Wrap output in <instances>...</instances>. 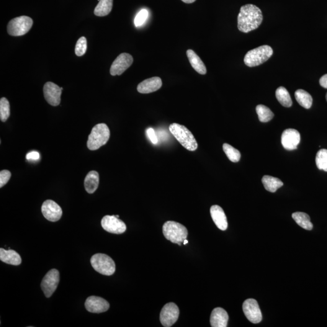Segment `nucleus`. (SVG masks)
Segmentation results:
<instances>
[{
    "label": "nucleus",
    "mask_w": 327,
    "mask_h": 327,
    "mask_svg": "<svg viewBox=\"0 0 327 327\" xmlns=\"http://www.w3.org/2000/svg\"><path fill=\"white\" fill-rule=\"evenodd\" d=\"M263 20L262 11L253 4H246L241 7L238 16V28L242 32L249 33L255 30Z\"/></svg>",
    "instance_id": "f257e3e1"
},
{
    "label": "nucleus",
    "mask_w": 327,
    "mask_h": 327,
    "mask_svg": "<svg viewBox=\"0 0 327 327\" xmlns=\"http://www.w3.org/2000/svg\"><path fill=\"white\" fill-rule=\"evenodd\" d=\"M169 130L177 141L189 151H195L198 143L194 135L184 126L173 123L169 126Z\"/></svg>",
    "instance_id": "f03ea898"
},
{
    "label": "nucleus",
    "mask_w": 327,
    "mask_h": 327,
    "mask_svg": "<svg viewBox=\"0 0 327 327\" xmlns=\"http://www.w3.org/2000/svg\"><path fill=\"white\" fill-rule=\"evenodd\" d=\"M110 132L108 126L104 123L99 124L93 127L87 141V148L91 151H96L109 141Z\"/></svg>",
    "instance_id": "7ed1b4c3"
},
{
    "label": "nucleus",
    "mask_w": 327,
    "mask_h": 327,
    "mask_svg": "<svg viewBox=\"0 0 327 327\" xmlns=\"http://www.w3.org/2000/svg\"><path fill=\"white\" fill-rule=\"evenodd\" d=\"M163 232L167 240L181 246L187 239L188 231L186 227L175 221H167L163 226Z\"/></svg>",
    "instance_id": "20e7f679"
},
{
    "label": "nucleus",
    "mask_w": 327,
    "mask_h": 327,
    "mask_svg": "<svg viewBox=\"0 0 327 327\" xmlns=\"http://www.w3.org/2000/svg\"><path fill=\"white\" fill-rule=\"evenodd\" d=\"M274 53L270 46L264 45L250 50L244 57V63L250 68L258 66L266 62Z\"/></svg>",
    "instance_id": "39448f33"
},
{
    "label": "nucleus",
    "mask_w": 327,
    "mask_h": 327,
    "mask_svg": "<svg viewBox=\"0 0 327 327\" xmlns=\"http://www.w3.org/2000/svg\"><path fill=\"white\" fill-rule=\"evenodd\" d=\"M91 263L95 271L105 276H111L115 272V262L107 254H94L91 257Z\"/></svg>",
    "instance_id": "423d86ee"
},
{
    "label": "nucleus",
    "mask_w": 327,
    "mask_h": 327,
    "mask_svg": "<svg viewBox=\"0 0 327 327\" xmlns=\"http://www.w3.org/2000/svg\"><path fill=\"white\" fill-rule=\"evenodd\" d=\"M33 25V20L27 16H21L10 20L7 30L10 35L19 37L29 32Z\"/></svg>",
    "instance_id": "0eeeda50"
},
{
    "label": "nucleus",
    "mask_w": 327,
    "mask_h": 327,
    "mask_svg": "<svg viewBox=\"0 0 327 327\" xmlns=\"http://www.w3.org/2000/svg\"><path fill=\"white\" fill-rule=\"evenodd\" d=\"M60 282V273L56 269H51L44 277L41 282V289L46 298H50L57 288Z\"/></svg>",
    "instance_id": "6e6552de"
},
{
    "label": "nucleus",
    "mask_w": 327,
    "mask_h": 327,
    "mask_svg": "<svg viewBox=\"0 0 327 327\" xmlns=\"http://www.w3.org/2000/svg\"><path fill=\"white\" fill-rule=\"evenodd\" d=\"M179 310L175 303L170 302L164 306L160 313L162 325L166 327H172L178 319Z\"/></svg>",
    "instance_id": "1a4fd4ad"
},
{
    "label": "nucleus",
    "mask_w": 327,
    "mask_h": 327,
    "mask_svg": "<svg viewBox=\"0 0 327 327\" xmlns=\"http://www.w3.org/2000/svg\"><path fill=\"white\" fill-rule=\"evenodd\" d=\"M101 226L107 232L113 234H122L125 233L126 225L123 221L116 217L115 215H106L101 220Z\"/></svg>",
    "instance_id": "9d476101"
},
{
    "label": "nucleus",
    "mask_w": 327,
    "mask_h": 327,
    "mask_svg": "<svg viewBox=\"0 0 327 327\" xmlns=\"http://www.w3.org/2000/svg\"><path fill=\"white\" fill-rule=\"evenodd\" d=\"M243 309L246 318L253 324L261 323L262 319L261 311L258 303L253 299H248L244 301Z\"/></svg>",
    "instance_id": "9b49d317"
},
{
    "label": "nucleus",
    "mask_w": 327,
    "mask_h": 327,
    "mask_svg": "<svg viewBox=\"0 0 327 327\" xmlns=\"http://www.w3.org/2000/svg\"><path fill=\"white\" fill-rule=\"evenodd\" d=\"M133 62L132 56L127 53L120 54L113 62L110 73L112 76L121 75L128 68H129Z\"/></svg>",
    "instance_id": "f8f14e48"
},
{
    "label": "nucleus",
    "mask_w": 327,
    "mask_h": 327,
    "mask_svg": "<svg viewBox=\"0 0 327 327\" xmlns=\"http://www.w3.org/2000/svg\"><path fill=\"white\" fill-rule=\"evenodd\" d=\"M41 211L46 220L51 222H56L60 220L63 214L60 206L52 200H46L44 202Z\"/></svg>",
    "instance_id": "ddd939ff"
},
{
    "label": "nucleus",
    "mask_w": 327,
    "mask_h": 327,
    "mask_svg": "<svg viewBox=\"0 0 327 327\" xmlns=\"http://www.w3.org/2000/svg\"><path fill=\"white\" fill-rule=\"evenodd\" d=\"M62 91L61 87L51 82H46L43 87L44 96L52 106H57L60 104Z\"/></svg>",
    "instance_id": "4468645a"
},
{
    "label": "nucleus",
    "mask_w": 327,
    "mask_h": 327,
    "mask_svg": "<svg viewBox=\"0 0 327 327\" xmlns=\"http://www.w3.org/2000/svg\"><path fill=\"white\" fill-rule=\"evenodd\" d=\"M301 141V135L298 130L293 128L285 130L282 134L281 143L285 149L293 151L297 149Z\"/></svg>",
    "instance_id": "2eb2a0df"
},
{
    "label": "nucleus",
    "mask_w": 327,
    "mask_h": 327,
    "mask_svg": "<svg viewBox=\"0 0 327 327\" xmlns=\"http://www.w3.org/2000/svg\"><path fill=\"white\" fill-rule=\"evenodd\" d=\"M85 307L89 312L101 313L109 310L110 304L104 299L92 296L87 299L85 302Z\"/></svg>",
    "instance_id": "dca6fc26"
},
{
    "label": "nucleus",
    "mask_w": 327,
    "mask_h": 327,
    "mask_svg": "<svg viewBox=\"0 0 327 327\" xmlns=\"http://www.w3.org/2000/svg\"><path fill=\"white\" fill-rule=\"evenodd\" d=\"M163 82L159 77H153L146 79L138 84L137 91L141 94H150L158 91L162 87Z\"/></svg>",
    "instance_id": "f3484780"
},
{
    "label": "nucleus",
    "mask_w": 327,
    "mask_h": 327,
    "mask_svg": "<svg viewBox=\"0 0 327 327\" xmlns=\"http://www.w3.org/2000/svg\"><path fill=\"white\" fill-rule=\"evenodd\" d=\"M210 214L217 227L221 230H226L228 227V223L223 208L218 205H213L210 208Z\"/></svg>",
    "instance_id": "a211bd4d"
},
{
    "label": "nucleus",
    "mask_w": 327,
    "mask_h": 327,
    "mask_svg": "<svg viewBox=\"0 0 327 327\" xmlns=\"http://www.w3.org/2000/svg\"><path fill=\"white\" fill-rule=\"evenodd\" d=\"M228 315L222 308H216L212 311L210 316V324L212 327H227Z\"/></svg>",
    "instance_id": "6ab92c4d"
},
{
    "label": "nucleus",
    "mask_w": 327,
    "mask_h": 327,
    "mask_svg": "<svg viewBox=\"0 0 327 327\" xmlns=\"http://www.w3.org/2000/svg\"><path fill=\"white\" fill-rule=\"evenodd\" d=\"M0 259L4 263L13 266H19L22 263V257L13 250L6 251L2 248L0 249Z\"/></svg>",
    "instance_id": "aec40b11"
},
{
    "label": "nucleus",
    "mask_w": 327,
    "mask_h": 327,
    "mask_svg": "<svg viewBox=\"0 0 327 327\" xmlns=\"http://www.w3.org/2000/svg\"><path fill=\"white\" fill-rule=\"evenodd\" d=\"M187 55L192 68L201 75H205L207 73V69L201 59L195 51L191 50H187Z\"/></svg>",
    "instance_id": "412c9836"
},
{
    "label": "nucleus",
    "mask_w": 327,
    "mask_h": 327,
    "mask_svg": "<svg viewBox=\"0 0 327 327\" xmlns=\"http://www.w3.org/2000/svg\"><path fill=\"white\" fill-rule=\"evenodd\" d=\"M99 182L100 176L99 173L96 171L90 172L85 177V189L88 194H94L99 187Z\"/></svg>",
    "instance_id": "4be33fe9"
},
{
    "label": "nucleus",
    "mask_w": 327,
    "mask_h": 327,
    "mask_svg": "<svg viewBox=\"0 0 327 327\" xmlns=\"http://www.w3.org/2000/svg\"><path fill=\"white\" fill-rule=\"evenodd\" d=\"M262 184H263L265 189L267 191L272 193H275L277 191L278 189L283 186L284 183L282 181L277 177L271 176H264L262 179Z\"/></svg>",
    "instance_id": "5701e85b"
},
{
    "label": "nucleus",
    "mask_w": 327,
    "mask_h": 327,
    "mask_svg": "<svg viewBox=\"0 0 327 327\" xmlns=\"http://www.w3.org/2000/svg\"><path fill=\"white\" fill-rule=\"evenodd\" d=\"M296 100L301 105L306 109H309L313 104V99L311 95L302 89H298L295 93Z\"/></svg>",
    "instance_id": "b1692460"
},
{
    "label": "nucleus",
    "mask_w": 327,
    "mask_h": 327,
    "mask_svg": "<svg viewBox=\"0 0 327 327\" xmlns=\"http://www.w3.org/2000/svg\"><path fill=\"white\" fill-rule=\"evenodd\" d=\"M292 218L301 227L307 230H312L313 228V224L311 223L310 216L307 213L303 212L293 213Z\"/></svg>",
    "instance_id": "393cba45"
},
{
    "label": "nucleus",
    "mask_w": 327,
    "mask_h": 327,
    "mask_svg": "<svg viewBox=\"0 0 327 327\" xmlns=\"http://www.w3.org/2000/svg\"><path fill=\"white\" fill-rule=\"evenodd\" d=\"M113 7V0H100L94 10V14L98 17H104L109 15Z\"/></svg>",
    "instance_id": "a878e982"
},
{
    "label": "nucleus",
    "mask_w": 327,
    "mask_h": 327,
    "mask_svg": "<svg viewBox=\"0 0 327 327\" xmlns=\"http://www.w3.org/2000/svg\"><path fill=\"white\" fill-rule=\"evenodd\" d=\"M276 97L280 104L285 107L292 106L293 102L289 92L284 87H278L276 91Z\"/></svg>",
    "instance_id": "bb28decb"
},
{
    "label": "nucleus",
    "mask_w": 327,
    "mask_h": 327,
    "mask_svg": "<svg viewBox=\"0 0 327 327\" xmlns=\"http://www.w3.org/2000/svg\"><path fill=\"white\" fill-rule=\"evenodd\" d=\"M256 110L260 122L267 123L274 117V113L266 105L259 104L257 105Z\"/></svg>",
    "instance_id": "cd10ccee"
},
{
    "label": "nucleus",
    "mask_w": 327,
    "mask_h": 327,
    "mask_svg": "<svg viewBox=\"0 0 327 327\" xmlns=\"http://www.w3.org/2000/svg\"><path fill=\"white\" fill-rule=\"evenodd\" d=\"M223 151L226 154V156L228 157L229 160L233 162V163H238L241 159V153L238 150H237L233 147L228 144H223Z\"/></svg>",
    "instance_id": "c85d7f7f"
},
{
    "label": "nucleus",
    "mask_w": 327,
    "mask_h": 327,
    "mask_svg": "<svg viewBox=\"0 0 327 327\" xmlns=\"http://www.w3.org/2000/svg\"><path fill=\"white\" fill-rule=\"evenodd\" d=\"M316 164L319 170L327 172V150L321 149L316 156Z\"/></svg>",
    "instance_id": "c756f323"
},
{
    "label": "nucleus",
    "mask_w": 327,
    "mask_h": 327,
    "mask_svg": "<svg viewBox=\"0 0 327 327\" xmlns=\"http://www.w3.org/2000/svg\"><path fill=\"white\" fill-rule=\"evenodd\" d=\"M10 115V104L6 98L0 100V119L2 122H6Z\"/></svg>",
    "instance_id": "7c9ffc66"
},
{
    "label": "nucleus",
    "mask_w": 327,
    "mask_h": 327,
    "mask_svg": "<svg viewBox=\"0 0 327 327\" xmlns=\"http://www.w3.org/2000/svg\"><path fill=\"white\" fill-rule=\"evenodd\" d=\"M149 17V12L145 9L141 10L136 15L135 20H134V24L136 27H140L146 23Z\"/></svg>",
    "instance_id": "2f4dec72"
},
{
    "label": "nucleus",
    "mask_w": 327,
    "mask_h": 327,
    "mask_svg": "<svg viewBox=\"0 0 327 327\" xmlns=\"http://www.w3.org/2000/svg\"><path fill=\"white\" fill-rule=\"evenodd\" d=\"M87 50V39L84 37H82L77 41L75 52L76 56H81L84 55Z\"/></svg>",
    "instance_id": "473e14b6"
},
{
    "label": "nucleus",
    "mask_w": 327,
    "mask_h": 327,
    "mask_svg": "<svg viewBox=\"0 0 327 327\" xmlns=\"http://www.w3.org/2000/svg\"><path fill=\"white\" fill-rule=\"evenodd\" d=\"M11 177V173L7 170H3V171L0 172V187H2L4 185L7 183Z\"/></svg>",
    "instance_id": "72a5a7b5"
},
{
    "label": "nucleus",
    "mask_w": 327,
    "mask_h": 327,
    "mask_svg": "<svg viewBox=\"0 0 327 327\" xmlns=\"http://www.w3.org/2000/svg\"><path fill=\"white\" fill-rule=\"evenodd\" d=\"M40 158V153L37 151H32L26 154V159L28 161H38L39 160Z\"/></svg>",
    "instance_id": "f704fd0d"
},
{
    "label": "nucleus",
    "mask_w": 327,
    "mask_h": 327,
    "mask_svg": "<svg viewBox=\"0 0 327 327\" xmlns=\"http://www.w3.org/2000/svg\"><path fill=\"white\" fill-rule=\"evenodd\" d=\"M147 133H148V136L150 138L151 143L154 144L158 143V138H157L156 133L154 132L153 128H149L148 131H147Z\"/></svg>",
    "instance_id": "c9c22d12"
},
{
    "label": "nucleus",
    "mask_w": 327,
    "mask_h": 327,
    "mask_svg": "<svg viewBox=\"0 0 327 327\" xmlns=\"http://www.w3.org/2000/svg\"><path fill=\"white\" fill-rule=\"evenodd\" d=\"M319 83L324 88L327 89V74L324 75L319 79Z\"/></svg>",
    "instance_id": "e433bc0d"
},
{
    "label": "nucleus",
    "mask_w": 327,
    "mask_h": 327,
    "mask_svg": "<svg viewBox=\"0 0 327 327\" xmlns=\"http://www.w3.org/2000/svg\"><path fill=\"white\" fill-rule=\"evenodd\" d=\"M181 1L185 2V3L190 4V3H193V2H194L196 1V0H181Z\"/></svg>",
    "instance_id": "4c0bfd02"
},
{
    "label": "nucleus",
    "mask_w": 327,
    "mask_h": 327,
    "mask_svg": "<svg viewBox=\"0 0 327 327\" xmlns=\"http://www.w3.org/2000/svg\"><path fill=\"white\" fill-rule=\"evenodd\" d=\"M188 244V241L187 240V239H185V240H184V241L183 244H184V245H185V244Z\"/></svg>",
    "instance_id": "58836bf2"
},
{
    "label": "nucleus",
    "mask_w": 327,
    "mask_h": 327,
    "mask_svg": "<svg viewBox=\"0 0 327 327\" xmlns=\"http://www.w3.org/2000/svg\"><path fill=\"white\" fill-rule=\"evenodd\" d=\"M115 216H116V217H117V218H119V217H120V216H119V215H116Z\"/></svg>",
    "instance_id": "ea45409f"
},
{
    "label": "nucleus",
    "mask_w": 327,
    "mask_h": 327,
    "mask_svg": "<svg viewBox=\"0 0 327 327\" xmlns=\"http://www.w3.org/2000/svg\"><path fill=\"white\" fill-rule=\"evenodd\" d=\"M326 97V100H327V93Z\"/></svg>",
    "instance_id": "a19ab883"
}]
</instances>
